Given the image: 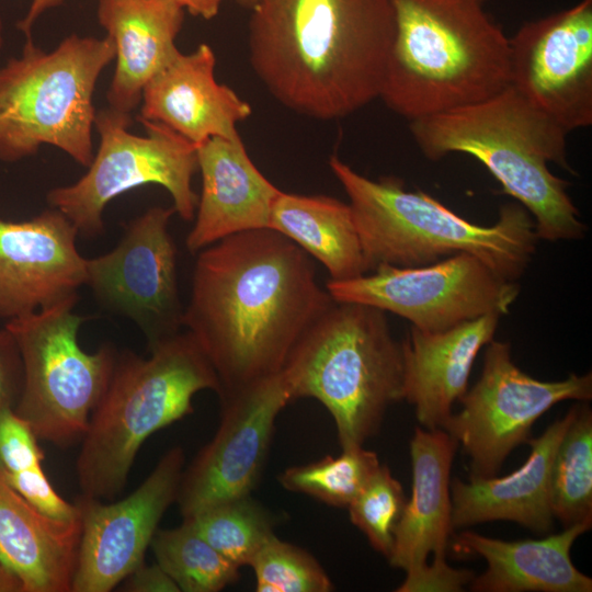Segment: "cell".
<instances>
[{
  "label": "cell",
  "mask_w": 592,
  "mask_h": 592,
  "mask_svg": "<svg viewBox=\"0 0 592 592\" xmlns=\"http://www.w3.org/2000/svg\"><path fill=\"white\" fill-rule=\"evenodd\" d=\"M249 566L258 592H330L334 588L312 555L276 535L265 542Z\"/></svg>",
  "instance_id": "31"
},
{
  "label": "cell",
  "mask_w": 592,
  "mask_h": 592,
  "mask_svg": "<svg viewBox=\"0 0 592 592\" xmlns=\"http://www.w3.org/2000/svg\"><path fill=\"white\" fill-rule=\"evenodd\" d=\"M555 519L565 527L592 525V412L577 405L576 414L557 447L550 479Z\"/></svg>",
  "instance_id": "27"
},
{
  "label": "cell",
  "mask_w": 592,
  "mask_h": 592,
  "mask_svg": "<svg viewBox=\"0 0 592 592\" xmlns=\"http://www.w3.org/2000/svg\"><path fill=\"white\" fill-rule=\"evenodd\" d=\"M98 19L115 48L109 106L130 113L145 86L180 52L184 9L174 0H99Z\"/></svg>",
  "instance_id": "23"
},
{
  "label": "cell",
  "mask_w": 592,
  "mask_h": 592,
  "mask_svg": "<svg viewBox=\"0 0 592 592\" xmlns=\"http://www.w3.org/2000/svg\"><path fill=\"white\" fill-rule=\"evenodd\" d=\"M148 349L147 357L117 353L106 390L81 440L76 470L83 496L115 498L145 441L192 413L198 391L219 392L212 364L186 330Z\"/></svg>",
  "instance_id": "6"
},
{
  "label": "cell",
  "mask_w": 592,
  "mask_h": 592,
  "mask_svg": "<svg viewBox=\"0 0 592 592\" xmlns=\"http://www.w3.org/2000/svg\"><path fill=\"white\" fill-rule=\"evenodd\" d=\"M215 64L207 44L190 54L179 52L145 86L139 119L164 125L195 146L212 137L239 136L237 124L251 115V106L217 82Z\"/></svg>",
  "instance_id": "18"
},
{
  "label": "cell",
  "mask_w": 592,
  "mask_h": 592,
  "mask_svg": "<svg viewBox=\"0 0 592 592\" xmlns=\"http://www.w3.org/2000/svg\"><path fill=\"white\" fill-rule=\"evenodd\" d=\"M78 295L10 319L23 364L14 412L38 439L59 447L82 440L92 411L109 385L117 351L111 343L87 353L78 342L84 317L73 312Z\"/></svg>",
  "instance_id": "9"
},
{
  "label": "cell",
  "mask_w": 592,
  "mask_h": 592,
  "mask_svg": "<svg viewBox=\"0 0 592 592\" xmlns=\"http://www.w3.org/2000/svg\"><path fill=\"white\" fill-rule=\"evenodd\" d=\"M475 574L468 569H455L449 565L426 563L420 570L409 573L397 592L447 591L458 592L470 583Z\"/></svg>",
  "instance_id": "35"
},
{
  "label": "cell",
  "mask_w": 592,
  "mask_h": 592,
  "mask_svg": "<svg viewBox=\"0 0 592 592\" xmlns=\"http://www.w3.org/2000/svg\"><path fill=\"white\" fill-rule=\"evenodd\" d=\"M173 206H153L130 220L117 246L87 259V281L98 301L130 318L148 348L183 327L177 249L168 230Z\"/></svg>",
  "instance_id": "13"
},
{
  "label": "cell",
  "mask_w": 592,
  "mask_h": 592,
  "mask_svg": "<svg viewBox=\"0 0 592 592\" xmlns=\"http://www.w3.org/2000/svg\"><path fill=\"white\" fill-rule=\"evenodd\" d=\"M146 136L128 130L130 113L112 107L96 112L100 136L88 171L75 183L47 193L50 207L61 212L86 237L103 234V212L118 195L146 184L164 187L183 220L195 217L197 195L192 179L197 167L196 146L159 123L140 119Z\"/></svg>",
  "instance_id": "10"
},
{
  "label": "cell",
  "mask_w": 592,
  "mask_h": 592,
  "mask_svg": "<svg viewBox=\"0 0 592 592\" xmlns=\"http://www.w3.org/2000/svg\"><path fill=\"white\" fill-rule=\"evenodd\" d=\"M30 424L14 410L0 414V465L8 473L42 466L44 453Z\"/></svg>",
  "instance_id": "33"
},
{
  "label": "cell",
  "mask_w": 592,
  "mask_h": 592,
  "mask_svg": "<svg viewBox=\"0 0 592 592\" xmlns=\"http://www.w3.org/2000/svg\"><path fill=\"white\" fill-rule=\"evenodd\" d=\"M250 9V64L282 105L333 121L379 98L392 0H259Z\"/></svg>",
  "instance_id": "2"
},
{
  "label": "cell",
  "mask_w": 592,
  "mask_h": 592,
  "mask_svg": "<svg viewBox=\"0 0 592 592\" xmlns=\"http://www.w3.org/2000/svg\"><path fill=\"white\" fill-rule=\"evenodd\" d=\"M183 521L238 567L249 566L275 535L273 514L251 494L213 505Z\"/></svg>",
  "instance_id": "29"
},
{
  "label": "cell",
  "mask_w": 592,
  "mask_h": 592,
  "mask_svg": "<svg viewBox=\"0 0 592 592\" xmlns=\"http://www.w3.org/2000/svg\"><path fill=\"white\" fill-rule=\"evenodd\" d=\"M489 0H392L395 33L379 98L409 122L510 86V42Z\"/></svg>",
  "instance_id": "4"
},
{
  "label": "cell",
  "mask_w": 592,
  "mask_h": 592,
  "mask_svg": "<svg viewBox=\"0 0 592 592\" xmlns=\"http://www.w3.org/2000/svg\"><path fill=\"white\" fill-rule=\"evenodd\" d=\"M500 317L485 315L440 332L410 327L400 342L402 400L414 407L423 428L442 429L453 403L467 391L474 362L493 339Z\"/></svg>",
  "instance_id": "20"
},
{
  "label": "cell",
  "mask_w": 592,
  "mask_h": 592,
  "mask_svg": "<svg viewBox=\"0 0 592 592\" xmlns=\"http://www.w3.org/2000/svg\"><path fill=\"white\" fill-rule=\"evenodd\" d=\"M78 235L53 207L29 220L0 218V318L10 320L78 295L87 281Z\"/></svg>",
  "instance_id": "17"
},
{
  "label": "cell",
  "mask_w": 592,
  "mask_h": 592,
  "mask_svg": "<svg viewBox=\"0 0 592 592\" xmlns=\"http://www.w3.org/2000/svg\"><path fill=\"white\" fill-rule=\"evenodd\" d=\"M257 1L259 0H239L240 3H242L243 5H247V7H252Z\"/></svg>",
  "instance_id": "42"
},
{
  "label": "cell",
  "mask_w": 592,
  "mask_h": 592,
  "mask_svg": "<svg viewBox=\"0 0 592 592\" xmlns=\"http://www.w3.org/2000/svg\"><path fill=\"white\" fill-rule=\"evenodd\" d=\"M2 45H3V23L0 15V49L2 48Z\"/></svg>",
  "instance_id": "41"
},
{
  "label": "cell",
  "mask_w": 592,
  "mask_h": 592,
  "mask_svg": "<svg viewBox=\"0 0 592 592\" xmlns=\"http://www.w3.org/2000/svg\"><path fill=\"white\" fill-rule=\"evenodd\" d=\"M406 501L401 483L386 465L380 464L348 506L351 522L363 532L372 547L387 559Z\"/></svg>",
  "instance_id": "32"
},
{
  "label": "cell",
  "mask_w": 592,
  "mask_h": 592,
  "mask_svg": "<svg viewBox=\"0 0 592 592\" xmlns=\"http://www.w3.org/2000/svg\"><path fill=\"white\" fill-rule=\"evenodd\" d=\"M64 0H32L30 9L25 16L18 22V29L25 34L26 37H31V32L36 20L48 9L57 7L62 3Z\"/></svg>",
  "instance_id": "38"
},
{
  "label": "cell",
  "mask_w": 592,
  "mask_h": 592,
  "mask_svg": "<svg viewBox=\"0 0 592 592\" xmlns=\"http://www.w3.org/2000/svg\"><path fill=\"white\" fill-rule=\"evenodd\" d=\"M196 156L202 193L187 250L194 254L230 235L269 228L281 190L255 167L240 136L208 138Z\"/></svg>",
  "instance_id": "19"
},
{
  "label": "cell",
  "mask_w": 592,
  "mask_h": 592,
  "mask_svg": "<svg viewBox=\"0 0 592 592\" xmlns=\"http://www.w3.org/2000/svg\"><path fill=\"white\" fill-rule=\"evenodd\" d=\"M510 42V87L568 133L592 125V0L525 22Z\"/></svg>",
  "instance_id": "15"
},
{
  "label": "cell",
  "mask_w": 592,
  "mask_h": 592,
  "mask_svg": "<svg viewBox=\"0 0 592 592\" xmlns=\"http://www.w3.org/2000/svg\"><path fill=\"white\" fill-rule=\"evenodd\" d=\"M329 166L350 200L369 272L383 263L423 266L466 252L516 282L533 259L539 239L531 214L519 203L502 205L497 221L482 226L421 190L406 189L396 177L372 180L337 156Z\"/></svg>",
  "instance_id": "5"
},
{
  "label": "cell",
  "mask_w": 592,
  "mask_h": 592,
  "mask_svg": "<svg viewBox=\"0 0 592 592\" xmlns=\"http://www.w3.org/2000/svg\"><path fill=\"white\" fill-rule=\"evenodd\" d=\"M115 58L113 42L71 34L45 52L26 37L0 67V159L18 161L54 146L79 164L93 159V93Z\"/></svg>",
  "instance_id": "8"
},
{
  "label": "cell",
  "mask_w": 592,
  "mask_h": 592,
  "mask_svg": "<svg viewBox=\"0 0 592 592\" xmlns=\"http://www.w3.org/2000/svg\"><path fill=\"white\" fill-rule=\"evenodd\" d=\"M335 301L368 305L391 312L426 332H440L485 315H508L520 294L477 257L460 252L434 263L401 267L379 264L369 273L331 281Z\"/></svg>",
  "instance_id": "11"
},
{
  "label": "cell",
  "mask_w": 592,
  "mask_h": 592,
  "mask_svg": "<svg viewBox=\"0 0 592 592\" xmlns=\"http://www.w3.org/2000/svg\"><path fill=\"white\" fill-rule=\"evenodd\" d=\"M293 399H317L332 415L342 448L374 436L388 407L402 400L401 343L386 312L333 303L305 331L282 371Z\"/></svg>",
  "instance_id": "7"
},
{
  "label": "cell",
  "mask_w": 592,
  "mask_h": 592,
  "mask_svg": "<svg viewBox=\"0 0 592 592\" xmlns=\"http://www.w3.org/2000/svg\"><path fill=\"white\" fill-rule=\"evenodd\" d=\"M332 303L303 249L271 228L248 230L197 252L183 327L212 364L223 397L281 373Z\"/></svg>",
  "instance_id": "1"
},
{
  "label": "cell",
  "mask_w": 592,
  "mask_h": 592,
  "mask_svg": "<svg viewBox=\"0 0 592 592\" xmlns=\"http://www.w3.org/2000/svg\"><path fill=\"white\" fill-rule=\"evenodd\" d=\"M3 474L8 483L42 513L65 521L80 519L76 502L70 503L58 494L42 466L18 473L3 469Z\"/></svg>",
  "instance_id": "34"
},
{
  "label": "cell",
  "mask_w": 592,
  "mask_h": 592,
  "mask_svg": "<svg viewBox=\"0 0 592 592\" xmlns=\"http://www.w3.org/2000/svg\"><path fill=\"white\" fill-rule=\"evenodd\" d=\"M23 385V364L12 333L0 330V414L14 410Z\"/></svg>",
  "instance_id": "36"
},
{
  "label": "cell",
  "mask_w": 592,
  "mask_h": 592,
  "mask_svg": "<svg viewBox=\"0 0 592 592\" xmlns=\"http://www.w3.org/2000/svg\"><path fill=\"white\" fill-rule=\"evenodd\" d=\"M592 398V375L571 374L544 382L514 364L511 344L493 339L487 344L481 375L460 398L462 409L444 422L447 432L469 457V479L496 476L509 454L530 439L533 424L563 400Z\"/></svg>",
  "instance_id": "12"
},
{
  "label": "cell",
  "mask_w": 592,
  "mask_h": 592,
  "mask_svg": "<svg viewBox=\"0 0 592 592\" xmlns=\"http://www.w3.org/2000/svg\"><path fill=\"white\" fill-rule=\"evenodd\" d=\"M576 410L577 405L540 436L528 440L531 454L513 473L449 483L453 530L503 520L537 533L548 532L555 520L550 503L553 462Z\"/></svg>",
  "instance_id": "21"
},
{
  "label": "cell",
  "mask_w": 592,
  "mask_h": 592,
  "mask_svg": "<svg viewBox=\"0 0 592 592\" xmlns=\"http://www.w3.org/2000/svg\"><path fill=\"white\" fill-rule=\"evenodd\" d=\"M122 591L127 592H180L172 578L156 562H143L123 581Z\"/></svg>",
  "instance_id": "37"
},
{
  "label": "cell",
  "mask_w": 592,
  "mask_h": 592,
  "mask_svg": "<svg viewBox=\"0 0 592 592\" xmlns=\"http://www.w3.org/2000/svg\"><path fill=\"white\" fill-rule=\"evenodd\" d=\"M269 228L323 264L331 281L369 272L352 209L338 198L281 191L272 206Z\"/></svg>",
  "instance_id": "26"
},
{
  "label": "cell",
  "mask_w": 592,
  "mask_h": 592,
  "mask_svg": "<svg viewBox=\"0 0 592 592\" xmlns=\"http://www.w3.org/2000/svg\"><path fill=\"white\" fill-rule=\"evenodd\" d=\"M157 563L183 592H218L239 578L237 565L205 540L187 522L157 530L150 544Z\"/></svg>",
  "instance_id": "28"
},
{
  "label": "cell",
  "mask_w": 592,
  "mask_h": 592,
  "mask_svg": "<svg viewBox=\"0 0 592 592\" xmlns=\"http://www.w3.org/2000/svg\"><path fill=\"white\" fill-rule=\"evenodd\" d=\"M185 455L170 448L145 481L123 500L103 503L81 494V538L71 592H109L145 559L168 508L177 501Z\"/></svg>",
  "instance_id": "16"
},
{
  "label": "cell",
  "mask_w": 592,
  "mask_h": 592,
  "mask_svg": "<svg viewBox=\"0 0 592 592\" xmlns=\"http://www.w3.org/2000/svg\"><path fill=\"white\" fill-rule=\"evenodd\" d=\"M590 528L574 524L540 539L514 542L464 531L455 536L454 547L487 562L486 571L471 581L476 592H591L592 579L570 557L574 540Z\"/></svg>",
  "instance_id": "25"
},
{
  "label": "cell",
  "mask_w": 592,
  "mask_h": 592,
  "mask_svg": "<svg viewBox=\"0 0 592 592\" xmlns=\"http://www.w3.org/2000/svg\"><path fill=\"white\" fill-rule=\"evenodd\" d=\"M420 151L436 161L451 153L479 160L532 216L538 239L578 240L587 225L549 162L572 172L568 132L512 87L477 103L409 122Z\"/></svg>",
  "instance_id": "3"
},
{
  "label": "cell",
  "mask_w": 592,
  "mask_h": 592,
  "mask_svg": "<svg viewBox=\"0 0 592 592\" xmlns=\"http://www.w3.org/2000/svg\"><path fill=\"white\" fill-rule=\"evenodd\" d=\"M458 443L442 429L415 428L410 440L412 492L394 531L390 565L407 574L444 566L452 527L449 475Z\"/></svg>",
  "instance_id": "22"
},
{
  "label": "cell",
  "mask_w": 592,
  "mask_h": 592,
  "mask_svg": "<svg viewBox=\"0 0 592 592\" xmlns=\"http://www.w3.org/2000/svg\"><path fill=\"white\" fill-rule=\"evenodd\" d=\"M379 466L376 453L363 445L352 446L342 448L338 456L328 455L317 462L288 467L278 476V481L288 491L348 508Z\"/></svg>",
  "instance_id": "30"
},
{
  "label": "cell",
  "mask_w": 592,
  "mask_h": 592,
  "mask_svg": "<svg viewBox=\"0 0 592 592\" xmlns=\"http://www.w3.org/2000/svg\"><path fill=\"white\" fill-rule=\"evenodd\" d=\"M80 538V519L38 511L8 483L0 465V560L23 592H71Z\"/></svg>",
  "instance_id": "24"
},
{
  "label": "cell",
  "mask_w": 592,
  "mask_h": 592,
  "mask_svg": "<svg viewBox=\"0 0 592 592\" xmlns=\"http://www.w3.org/2000/svg\"><path fill=\"white\" fill-rule=\"evenodd\" d=\"M184 10H187L192 15L200 16L204 20L215 18L225 0H174Z\"/></svg>",
  "instance_id": "39"
},
{
  "label": "cell",
  "mask_w": 592,
  "mask_h": 592,
  "mask_svg": "<svg viewBox=\"0 0 592 592\" xmlns=\"http://www.w3.org/2000/svg\"><path fill=\"white\" fill-rule=\"evenodd\" d=\"M219 398L218 430L182 474L177 502L183 519L251 494L267 458L276 418L294 400L282 372Z\"/></svg>",
  "instance_id": "14"
},
{
  "label": "cell",
  "mask_w": 592,
  "mask_h": 592,
  "mask_svg": "<svg viewBox=\"0 0 592 592\" xmlns=\"http://www.w3.org/2000/svg\"><path fill=\"white\" fill-rule=\"evenodd\" d=\"M0 592H23L20 578L0 560Z\"/></svg>",
  "instance_id": "40"
}]
</instances>
